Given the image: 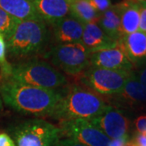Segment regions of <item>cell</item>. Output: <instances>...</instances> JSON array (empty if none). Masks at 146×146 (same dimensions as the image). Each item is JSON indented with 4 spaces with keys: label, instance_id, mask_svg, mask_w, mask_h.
Wrapping results in <instances>:
<instances>
[{
    "label": "cell",
    "instance_id": "obj_1",
    "mask_svg": "<svg viewBox=\"0 0 146 146\" xmlns=\"http://www.w3.org/2000/svg\"><path fill=\"white\" fill-rule=\"evenodd\" d=\"M64 90H53L25 85L11 80L0 85V95L6 105L24 115L50 116Z\"/></svg>",
    "mask_w": 146,
    "mask_h": 146
},
{
    "label": "cell",
    "instance_id": "obj_2",
    "mask_svg": "<svg viewBox=\"0 0 146 146\" xmlns=\"http://www.w3.org/2000/svg\"><path fill=\"white\" fill-rule=\"evenodd\" d=\"M99 94L88 88L72 84L64 90L62 99L49 117L61 121L73 119L90 120L102 115L110 108Z\"/></svg>",
    "mask_w": 146,
    "mask_h": 146
},
{
    "label": "cell",
    "instance_id": "obj_3",
    "mask_svg": "<svg viewBox=\"0 0 146 146\" xmlns=\"http://www.w3.org/2000/svg\"><path fill=\"white\" fill-rule=\"evenodd\" d=\"M50 41L47 25L41 20L20 21L6 40L7 50L17 58H32L44 54Z\"/></svg>",
    "mask_w": 146,
    "mask_h": 146
},
{
    "label": "cell",
    "instance_id": "obj_4",
    "mask_svg": "<svg viewBox=\"0 0 146 146\" xmlns=\"http://www.w3.org/2000/svg\"><path fill=\"white\" fill-rule=\"evenodd\" d=\"M9 80L36 88L58 90L68 84L66 76L49 62L32 58L12 65Z\"/></svg>",
    "mask_w": 146,
    "mask_h": 146
},
{
    "label": "cell",
    "instance_id": "obj_5",
    "mask_svg": "<svg viewBox=\"0 0 146 146\" xmlns=\"http://www.w3.org/2000/svg\"><path fill=\"white\" fill-rule=\"evenodd\" d=\"M90 51L81 43L53 46L43 54L47 62L69 76H80L89 67Z\"/></svg>",
    "mask_w": 146,
    "mask_h": 146
},
{
    "label": "cell",
    "instance_id": "obj_6",
    "mask_svg": "<svg viewBox=\"0 0 146 146\" xmlns=\"http://www.w3.org/2000/svg\"><path fill=\"white\" fill-rule=\"evenodd\" d=\"M132 72L110 70L89 66L79 77L80 83L91 91L101 96L111 97L122 91Z\"/></svg>",
    "mask_w": 146,
    "mask_h": 146
},
{
    "label": "cell",
    "instance_id": "obj_7",
    "mask_svg": "<svg viewBox=\"0 0 146 146\" xmlns=\"http://www.w3.org/2000/svg\"><path fill=\"white\" fill-rule=\"evenodd\" d=\"M16 146H54L60 140V129L42 119L23 122L12 131Z\"/></svg>",
    "mask_w": 146,
    "mask_h": 146
},
{
    "label": "cell",
    "instance_id": "obj_8",
    "mask_svg": "<svg viewBox=\"0 0 146 146\" xmlns=\"http://www.w3.org/2000/svg\"><path fill=\"white\" fill-rule=\"evenodd\" d=\"M60 134L85 146H110V139L89 120L73 119L60 122Z\"/></svg>",
    "mask_w": 146,
    "mask_h": 146
},
{
    "label": "cell",
    "instance_id": "obj_9",
    "mask_svg": "<svg viewBox=\"0 0 146 146\" xmlns=\"http://www.w3.org/2000/svg\"><path fill=\"white\" fill-rule=\"evenodd\" d=\"M110 140L128 135L131 122L125 114L119 108L110 106L99 116L89 120Z\"/></svg>",
    "mask_w": 146,
    "mask_h": 146
},
{
    "label": "cell",
    "instance_id": "obj_10",
    "mask_svg": "<svg viewBox=\"0 0 146 146\" xmlns=\"http://www.w3.org/2000/svg\"><path fill=\"white\" fill-rule=\"evenodd\" d=\"M118 106L126 109L146 110V88L136 78L134 71L131 72L119 94L109 97Z\"/></svg>",
    "mask_w": 146,
    "mask_h": 146
},
{
    "label": "cell",
    "instance_id": "obj_11",
    "mask_svg": "<svg viewBox=\"0 0 146 146\" xmlns=\"http://www.w3.org/2000/svg\"><path fill=\"white\" fill-rule=\"evenodd\" d=\"M89 66L110 70L132 72L134 68L119 42L116 46L90 54Z\"/></svg>",
    "mask_w": 146,
    "mask_h": 146
},
{
    "label": "cell",
    "instance_id": "obj_12",
    "mask_svg": "<svg viewBox=\"0 0 146 146\" xmlns=\"http://www.w3.org/2000/svg\"><path fill=\"white\" fill-rule=\"evenodd\" d=\"M134 70L146 63V33L140 30L122 36L118 41Z\"/></svg>",
    "mask_w": 146,
    "mask_h": 146
},
{
    "label": "cell",
    "instance_id": "obj_13",
    "mask_svg": "<svg viewBox=\"0 0 146 146\" xmlns=\"http://www.w3.org/2000/svg\"><path fill=\"white\" fill-rule=\"evenodd\" d=\"M53 41L55 45L80 43L84 25L71 16H66L52 25Z\"/></svg>",
    "mask_w": 146,
    "mask_h": 146
},
{
    "label": "cell",
    "instance_id": "obj_14",
    "mask_svg": "<svg viewBox=\"0 0 146 146\" xmlns=\"http://www.w3.org/2000/svg\"><path fill=\"white\" fill-rule=\"evenodd\" d=\"M33 3L40 20L51 26L69 15L67 0H33Z\"/></svg>",
    "mask_w": 146,
    "mask_h": 146
},
{
    "label": "cell",
    "instance_id": "obj_15",
    "mask_svg": "<svg viewBox=\"0 0 146 146\" xmlns=\"http://www.w3.org/2000/svg\"><path fill=\"white\" fill-rule=\"evenodd\" d=\"M80 43L88 49L90 53L113 48L118 45V42L107 36L98 23L84 25Z\"/></svg>",
    "mask_w": 146,
    "mask_h": 146
},
{
    "label": "cell",
    "instance_id": "obj_16",
    "mask_svg": "<svg viewBox=\"0 0 146 146\" xmlns=\"http://www.w3.org/2000/svg\"><path fill=\"white\" fill-rule=\"evenodd\" d=\"M120 8V38L139 30L140 4L136 0H123Z\"/></svg>",
    "mask_w": 146,
    "mask_h": 146
},
{
    "label": "cell",
    "instance_id": "obj_17",
    "mask_svg": "<svg viewBox=\"0 0 146 146\" xmlns=\"http://www.w3.org/2000/svg\"><path fill=\"white\" fill-rule=\"evenodd\" d=\"M0 9L18 21L40 20L33 0H0Z\"/></svg>",
    "mask_w": 146,
    "mask_h": 146
},
{
    "label": "cell",
    "instance_id": "obj_18",
    "mask_svg": "<svg viewBox=\"0 0 146 146\" xmlns=\"http://www.w3.org/2000/svg\"><path fill=\"white\" fill-rule=\"evenodd\" d=\"M98 24L105 33L113 40L120 39V8L119 3L112 5L100 15Z\"/></svg>",
    "mask_w": 146,
    "mask_h": 146
},
{
    "label": "cell",
    "instance_id": "obj_19",
    "mask_svg": "<svg viewBox=\"0 0 146 146\" xmlns=\"http://www.w3.org/2000/svg\"><path fill=\"white\" fill-rule=\"evenodd\" d=\"M69 15L83 25L98 23L100 14L90 4L89 0H76L69 5Z\"/></svg>",
    "mask_w": 146,
    "mask_h": 146
},
{
    "label": "cell",
    "instance_id": "obj_20",
    "mask_svg": "<svg viewBox=\"0 0 146 146\" xmlns=\"http://www.w3.org/2000/svg\"><path fill=\"white\" fill-rule=\"evenodd\" d=\"M19 21L6 11L0 9V34L4 36L5 40L9 38Z\"/></svg>",
    "mask_w": 146,
    "mask_h": 146
},
{
    "label": "cell",
    "instance_id": "obj_21",
    "mask_svg": "<svg viewBox=\"0 0 146 146\" xmlns=\"http://www.w3.org/2000/svg\"><path fill=\"white\" fill-rule=\"evenodd\" d=\"M7 45L4 36L0 34V71L2 75L7 79L10 78L12 71V65L11 64L6 58Z\"/></svg>",
    "mask_w": 146,
    "mask_h": 146
},
{
    "label": "cell",
    "instance_id": "obj_22",
    "mask_svg": "<svg viewBox=\"0 0 146 146\" xmlns=\"http://www.w3.org/2000/svg\"><path fill=\"white\" fill-rule=\"evenodd\" d=\"M89 2L100 15L112 6L111 0H89Z\"/></svg>",
    "mask_w": 146,
    "mask_h": 146
},
{
    "label": "cell",
    "instance_id": "obj_23",
    "mask_svg": "<svg viewBox=\"0 0 146 146\" xmlns=\"http://www.w3.org/2000/svg\"><path fill=\"white\" fill-rule=\"evenodd\" d=\"M134 127L136 132L146 136V115H141L134 120Z\"/></svg>",
    "mask_w": 146,
    "mask_h": 146
},
{
    "label": "cell",
    "instance_id": "obj_24",
    "mask_svg": "<svg viewBox=\"0 0 146 146\" xmlns=\"http://www.w3.org/2000/svg\"><path fill=\"white\" fill-rule=\"evenodd\" d=\"M140 4V31L146 33V2L139 1Z\"/></svg>",
    "mask_w": 146,
    "mask_h": 146
},
{
    "label": "cell",
    "instance_id": "obj_25",
    "mask_svg": "<svg viewBox=\"0 0 146 146\" xmlns=\"http://www.w3.org/2000/svg\"><path fill=\"white\" fill-rule=\"evenodd\" d=\"M134 73L139 82L146 88V63L134 70Z\"/></svg>",
    "mask_w": 146,
    "mask_h": 146
},
{
    "label": "cell",
    "instance_id": "obj_26",
    "mask_svg": "<svg viewBox=\"0 0 146 146\" xmlns=\"http://www.w3.org/2000/svg\"><path fill=\"white\" fill-rule=\"evenodd\" d=\"M0 146H16L15 141L5 132L0 133Z\"/></svg>",
    "mask_w": 146,
    "mask_h": 146
},
{
    "label": "cell",
    "instance_id": "obj_27",
    "mask_svg": "<svg viewBox=\"0 0 146 146\" xmlns=\"http://www.w3.org/2000/svg\"><path fill=\"white\" fill-rule=\"evenodd\" d=\"M129 141H130V137L128 135H127L120 138L110 140V146H127Z\"/></svg>",
    "mask_w": 146,
    "mask_h": 146
},
{
    "label": "cell",
    "instance_id": "obj_28",
    "mask_svg": "<svg viewBox=\"0 0 146 146\" xmlns=\"http://www.w3.org/2000/svg\"><path fill=\"white\" fill-rule=\"evenodd\" d=\"M54 146H85L81 145L76 141H72L71 139H64V140H59L56 143Z\"/></svg>",
    "mask_w": 146,
    "mask_h": 146
},
{
    "label": "cell",
    "instance_id": "obj_29",
    "mask_svg": "<svg viewBox=\"0 0 146 146\" xmlns=\"http://www.w3.org/2000/svg\"><path fill=\"white\" fill-rule=\"evenodd\" d=\"M3 109V102H2V99H1V97H0V110Z\"/></svg>",
    "mask_w": 146,
    "mask_h": 146
},
{
    "label": "cell",
    "instance_id": "obj_30",
    "mask_svg": "<svg viewBox=\"0 0 146 146\" xmlns=\"http://www.w3.org/2000/svg\"><path fill=\"white\" fill-rule=\"evenodd\" d=\"M68 2V3L70 4V3H73V2H75V1H76V0H67Z\"/></svg>",
    "mask_w": 146,
    "mask_h": 146
},
{
    "label": "cell",
    "instance_id": "obj_31",
    "mask_svg": "<svg viewBox=\"0 0 146 146\" xmlns=\"http://www.w3.org/2000/svg\"><path fill=\"white\" fill-rule=\"evenodd\" d=\"M140 1H145L146 2V0H140Z\"/></svg>",
    "mask_w": 146,
    "mask_h": 146
},
{
    "label": "cell",
    "instance_id": "obj_32",
    "mask_svg": "<svg viewBox=\"0 0 146 146\" xmlns=\"http://www.w3.org/2000/svg\"><path fill=\"white\" fill-rule=\"evenodd\" d=\"M136 1H140V0H136Z\"/></svg>",
    "mask_w": 146,
    "mask_h": 146
}]
</instances>
